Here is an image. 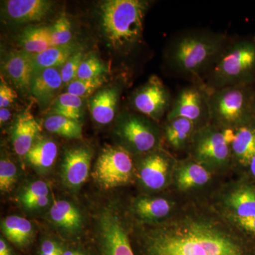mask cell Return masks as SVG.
Instances as JSON below:
<instances>
[{
  "label": "cell",
  "mask_w": 255,
  "mask_h": 255,
  "mask_svg": "<svg viewBox=\"0 0 255 255\" xmlns=\"http://www.w3.org/2000/svg\"><path fill=\"white\" fill-rule=\"evenodd\" d=\"M144 255H245L230 235L211 223L183 221L151 230L143 241Z\"/></svg>",
  "instance_id": "obj_1"
},
{
  "label": "cell",
  "mask_w": 255,
  "mask_h": 255,
  "mask_svg": "<svg viewBox=\"0 0 255 255\" xmlns=\"http://www.w3.org/2000/svg\"><path fill=\"white\" fill-rule=\"evenodd\" d=\"M227 43V37L223 33L204 30L182 32L169 43L166 62L176 75L202 85Z\"/></svg>",
  "instance_id": "obj_2"
},
{
  "label": "cell",
  "mask_w": 255,
  "mask_h": 255,
  "mask_svg": "<svg viewBox=\"0 0 255 255\" xmlns=\"http://www.w3.org/2000/svg\"><path fill=\"white\" fill-rule=\"evenodd\" d=\"M148 3L140 0H108L101 4V23L114 49L128 52L140 43Z\"/></svg>",
  "instance_id": "obj_3"
},
{
  "label": "cell",
  "mask_w": 255,
  "mask_h": 255,
  "mask_svg": "<svg viewBox=\"0 0 255 255\" xmlns=\"http://www.w3.org/2000/svg\"><path fill=\"white\" fill-rule=\"evenodd\" d=\"M255 80V38L228 42L207 72L202 85L209 91Z\"/></svg>",
  "instance_id": "obj_4"
},
{
  "label": "cell",
  "mask_w": 255,
  "mask_h": 255,
  "mask_svg": "<svg viewBox=\"0 0 255 255\" xmlns=\"http://www.w3.org/2000/svg\"><path fill=\"white\" fill-rule=\"evenodd\" d=\"M210 119L234 129L255 117V87L233 85L209 91Z\"/></svg>",
  "instance_id": "obj_5"
},
{
  "label": "cell",
  "mask_w": 255,
  "mask_h": 255,
  "mask_svg": "<svg viewBox=\"0 0 255 255\" xmlns=\"http://www.w3.org/2000/svg\"><path fill=\"white\" fill-rule=\"evenodd\" d=\"M133 170V161L127 149L107 146L96 162L93 176L100 187L111 189L128 184Z\"/></svg>",
  "instance_id": "obj_6"
},
{
  "label": "cell",
  "mask_w": 255,
  "mask_h": 255,
  "mask_svg": "<svg viewBox=\"0 0 255 255\" xmlns=\"http://www.w3.org/2000/svg\"><path fill=\"white\" fill-rule=\"evenodd\" d=\"M97 225L100 255H135L127 230L115 211L111 209L101 211Z\"/></svg>",
  "instance_id": "obj_7"
},
{
  "label": "cell",
  "mask_w": 255,
  "mask_h": 255,
  "mask_svg": "<svg viewBox=\"0 0 255 255\" xmlns=\"http://www.w3.org/2000/svg\"><path fill=\"white\" fill-rule=\"evenodd\" d=\"M235 137L234 129H219L207 127L196 134L194 152L201 162L221 164L227 162Z\"/></svg>",
  "instance_id": "obj_8"
},
{
  "label": "cell",
  "mask_w": 255,
  "mask_h": 255,
  "mask_svg": "<svg viewBox=\"0 0 255 255\" xmlns=\"http://www.w3.org/2000/svg\"><path fill=\"white\" fill-rule=\"evenodd\" d=\"M117 135L130 150L137 153H146L155 148L158 134L146 119L133 114H127L119 121Z\"/></svg>",
  "instance_id": "obj_9"
},
{
  "label": "cell",
  "mask_w": 255,
  "mask_h": 255,
  "mask_svg": "<svg viewBox=\"0 0 255 255\" xmlns=\"http://www.w3.org/2000/svg\"><path fill=\"white\" fill-rule=\"evenodd\" d=\"M187 119L197 124L210 119L209 92L202 85L185 87L178 94L167 114V120Z\"/></svg>",
  "instance_id": "obj_10"
},
{
  "label": "cell",
  "mask_w": 255,
  "mask_h": 255,
  "mask_svg": "<svg viewBox=\"0 0 255 255\" xmlns=\"http://www.w3.org/2000/svg\"><path fill=\"white\" fill-rule=\"evenodd\" d=\"M137 112L154 120H159L172 106L168 89L157 76H151L132 97Z\"/></svg>",
  "instance_id": "obj_11"
},
{
  "label": "cell",
  "mask_w": 255,
  "mask_h": 255,
  "mask_svg": "<svg viewBox=\"0 0 255 255\" xmlns=\"http://www.w3.org/2000/svg\"><path fill=\"white\" fill-rule=\"evenodd\" d=\"M92 156L91 150L85 146L65 151L61 168L62 182L65 187L76 190L86 182L91 167Z\"/></svg>",
  "instance_id": "obj_12"
},
{
  "label": "cell",
  "mask_w": 255,
  "mask_h": 255,
  "mask_svg": "<svg viewBox=\"0 0 255 255\" xmlns=\"http://www.w3.org/2000/svg\"><path fill=\"white\" fill-rule=\"evenodd\" d=\"M53 3L46 0H9L4 4L6 18L14 23L41 21L51 12Z\"/></svg>",
  "instance_id": "obj_13"
},
{
  "label": "cell",
  "mask_w": 255,
  "mask_h": 255,
  "mask_svg": "<svg viewBox=\"0 0 255 255\" xmlns=\"http://www.w3.org/2000/svg\"><path fill=\"white\" fill-rule=\"evenodd\" d=\"M4 71L15 86L22 92H30L35 73L33 55L24 50L12 51L4 64Z\"/></svg>",
  "instance_id": "obj_14"
},
{
  "label": "cell",
  "mask_w": 255,
  "mask_h": 255,
  "mask_svg": "<svg viewBox=\"0 0 255 255\" xmlns=\"http://www.w3.org/2000/svg\"><path fill=\"white\" fill-rule=\"evenodd\" d=\"M170 163L167 156L153 152L142 159L139 170L140 181L151 190H159L166 185Z\"/></svg>",
  "instance_id": "obj_15"
},
{
  "label": "cell",
  "mask_w": 255,
  "mask_h": 255,
  "mask_svg": "<svg viewBox=\"0 0 255 255\" xmlns=\"http://www.w3.org/2000/svg\"><path fill=\"white\" fill-rule=\"evenodd\" d=\"M41 127L30 112H25L16 119L11 141L15 152L18 156H25L38 138Z\"/></svg>",
  "instance_id": "obj_16"
},
{
  "label": "cell",
  "mask_w": 255,
  "mask_h": 255,
  "mask_svg": "<svg viewBox=\"0 0 255 255\" xmlns=\"http://www.w3.org/2000/svg\"><path fill=\"white\" fill-rule=\"evenodd\" d=\"M63 85L58 68L43 69L35 72L30 92L38 102L46 104L54 98Z\"/></svg>",
  "instance_id": "obj_17"
},
{
  "label": "cell",
  "mask_w": 255,
  "mask_h": 255,
  "mask_svg": "<svg viewBox=\"0 0 255 255\" xmlns=\"http://www.w3.org/2000/svg\"><path fill=\"white\" fill-rule=\"evenodd\" d=\"M49 214L52 222L67 234H78L83 226L80 210L70 201H55L50 208Z\"/></svg>",
  "instance_id": "obj_18"
},
{
  "label": "cell",
  "mask_w": 255,
  "mask_h": 255,
  "mask_svg": "<svg viewBox=\"0 0 255 255\" xmlns=\"http://www.w3.org/2000/svg\"><path fill=\"white\" fill-rule=\"evenodd\" d=\"M119 89L109 87L97 92L90 100L92 118L101 125L110 124L115 117L118 105Z\"/></svg>",
  "instance_id": "obj_19"
},
{
  "label": "cell",
  "mask_w": 255,
  "mask_h": 255,
  "mask_svg": "<svg viewBox=\"0 0 255 255\" xmlns=\"http://www.w3.org/2000/svg\"><path fill=\"white\" fill-rule=\"evenodd\" d=\"M234 130L231 151L241 163L250 165L255 155V117Z\"/></svg>",
  "instance_id": "obj_20"
},
{
  "label": "cell",
  "mask_w": 255,
  "mask_h": 255,
  "mask_svg": "<svg viewBox=\"0 0 255 255\" xmlns=\"http://www.w3.org/2000/svg\"><path fill=\"white\" fill-rule=\"evenodd\" d=\"M58 156V146L53 140L39 138L25 155L31 167L41 173L48 172L54 164Z\"/></svg>",
  "instance_id": "obj_21"
},
{
  "label": "cell",
  "mask_w": 255,
  "mask_h": 255,
  "mask_svg": "<svg viewBox=\"0 0 255 255\" xmlns=\"http://www.w3.org/2000/svg\"><path fill=\"white\" fill-rule=\"evenodd\" d=\"M1 229L8 241L20 248L28 246L34 238L33 225L21 216H10L5 218L1 221Z\"/></svg>",
  "instance_id": "obj_22"
},
{
  "label": "cell",
  "mask_w": 255,
  "mask_h": 255,
  "mask_svg": "<svg viewBox=\"0 0 255 255\" xmlns=\"http://www.w3.org/2000/svg\"><path fill=\"white\" fill-rule=\"evenodd\" d=\"M23 50L31 55L43 53L55 46L52 40L51 26L28 28L20 36Z\"/></svg>",
  "instance_id": "obj_23"
},
{
  "label": "cell",
  "mask_w": 255,
  "mask_h": 255,
  "mask_svg": "<svg viewBox=\"0 0 255 255\" xmlns=\"http://www.w3.org/2000/svg\"><path fill=\"white\" fill-rule=\"evenodd\" d=\"M76 47L72 44L65 46H53L43 53L33 55L35 72L46 68H58L73 54L77 53Z\"/></svg>",
  "instance_id": "obj_24"
},
{
  "label": "cell",
  "mask_w": 255,
  "mask_h": 255,
  "mask_svg": "<svg viewBox=\"0 0 255 255\" xmlns=\"http://www.w3.org/2000/svg\"><path fill=\"white\" fill-rule=\"evenodd\" d=\"M133 209L140 219L154 221L168 216L171 205L170 203L163 198L142 197L135 201Z\"/></svg>",
  "instance_id": "obj_25"
},
{
  "label": "cell",
  "mask_w": 255,
  "mask_h": 255,
  "mask_svg": "<svg viewBox=\"0 0 255 255\" xmlns=\"http://www.w3.org/2000/svg\"><path fill=\"white\" fill-rule=\"evenodd\" d=\"M211 174L201 164L189 162L184 164L178 172L177 183L181 190L200 187L209 182Z\"/></svg>",
  "instance_id": "obj_26"
},
{
  "label": "cell",
  "mask_w": 255,
  "mask_h": 255,
  "mask_svg": "<svg viewBox=\"0 0 255 255\" xmlns=\"http://www.w3.org/2000/svg\"><path fill=\"white\" fill-rule=\"evenodd\" d=\"M44 127L48 131L66 138L80 139L82 137L80 122L63 116L50 114L45 119Z\"/></svg>",
  "instance_id": "obj_27"
},
{
  "label": "cell",
  "mask_w": 255,
  "mask_h": 255,
  "mask_svg": "<svg viewBox=\"0 0 255 255\" xmlns=\"http://www.w3.org/2000/svg\"><path fill=\"white\" fill-rule=\"evenodd\" d=\"M195 126L194 122L187 119L174 118L168 120V124L165 128L167 141L174 148H182L192 135Z\"/></svg>",
  "instance_id": "obj_28"
},
{
  "label": "cell",
  "mask_w": 255,
  "mask_h": 255,
  "mask_svg": "<svg viewBox=\"0 0 255 255\" xmlns=\"http://www.w3.org/2000/svg\"><path fill=\"white\" fill-rule=\"evenodd\" d=\"M228 204L236 214V217L255 216V191L251 188H241L231 194Z\"/></svg>",
  "instance_id": "obj_29"
},
{
  "label": "cell",
  "mask_w": 255,
  "mask_h": 255,
  "mask_svg": "<svg viewBox=\"0 0 255 255\" xmlns=\"http://www.w3.org/2000/svg\"><path fill=\"white\" fill-rule=\"evenodd\" d=\"M82 98L66 92L58 95L55 99L50 114L63 116L80 122L82 117Z\"/></svg>",
  "instance_id": "obj_30"
},
{
  "label": "cell",
  "mask_w": 255,
  "mask_h": 255,
  "mask_svg": "<svg viewBox=\"0 0 255 255\" xmlns=\"http://www.w3.org/2000/svg\"><path fill=\"white\" fill-rule=\"evenodd\" d=\"M106 81L105 75L87 80H76L70 82L67 86V93L83 98L92 95L103 85Z\"/></svg>",
  "instance_id": "obj_31"
},
{
  "label": "cell",
  "mask_w": 255,
  "mask_h": 255,
  "mask_svg": "<svg viewBox=\"0 0 255 255\" xmlns=\"http://www.w3.org/2000/svg\"><path fill=\"white\" fill-rule=\"evenodd\" d=\"M18 180L16 164L8 157H1L0 160V190L8 193L12 190Z\"/></svg>",
  "instance_id": "obj_32"
},
{
  "label": "cell",
  "mask_w": 255,
  "mask_h": 255,
  "mask_svg": "<svg viewBox=\"0 0 255 255\" xmlns=\"http://www.w3.org/2000/svg\"><path fill=\"white\" fill-rule=\"evenodd\" d=\"M51 34L55 46L70 44V41L73 37L70 20L65 16L58 18L54 24L51 26Z\"/></svg>",
  "instance_id": "obj_33"
},
{
  "label": "cell",
  "mask_w": 255,
  "mask_h": 255,
  "mask_svg": "<svg viewBox=\"0 0 255 255\" xmlns=\"http://www.w3.org/2000/svg\"><path fill=\"white\" fill-rule=\"evenodd\" d=\"M107 72L105 64L95 56L84 60L79 68L77 79L87 80L103 76Z\"/></svg>",
  "instance_id": "obj_34"
},
{
  "label": "cell",
  "mask_w": 255,
  "mask_h": 255,
  "mask_svg": "<svg viewBox=\"0 0 255 255\" xmlns=\"http://www.w3.org/2000/svg\"><path fill=\"white\" fill-rule=\"evenodd\" d=\"M50 190L48 184L43 181H36L31 183L23 190L19 196L20 201L23 206H27L32 201L49 196Z\"/></svg>",
  "instance_id": "obj_35"
},
{
  "label": "cell",
  "mask_w": 255,
  "mask_h": 255,
  "mask_svg": "<svg viewBox=\"0 0 255 255\" xmlns=\"http://www.w3.org/2000/svg\"><path fill=\"white\" fill-rule=\"evenodd\" d=\"M84 54L82 52L78 51L72 55L66 63L64 64L60 70L63 85H68L70 82L76 80L79 68L83 62Z\"/></svg>",
  "instance_id": "obj_36"
},
{
  "label": "cell",
  "mask_w": 255,
  "mask_h": 255,
  "mask_svg": "<svg viewBox=\"0 0 255 255\" xmlns=\"http://www.w3.org/2000/svg\"><path fill=\"white\" fill-rule=\"evenodd\" d=\"M17 97L16 91L1 80L0 85V108H8L17 99Z\"/></svg>",
  "instance_id": "obj_37"
},
{
  "label": "cell",
  "mask_w": 255,
  "mask_h": 255,
  "mask_svg": "<svg viewBox=\"0 0 255 255\" xmlns=\"http://www.w3.org/2000/svg\"><path fill=\"white\" fill-rule=\"evenodd\" d=\"M65 250L58 242L46 239L42 242L39 249V255H63Z\"/></svg>",
  "instance_id": "obj_38"
},
{
  "label": "cell",
  "mask_w": 255,
  "mask_h": 255,
  "mask_svg": "<svg viewBox=\"0 0 255 255\" xmlns=\"http://www.w3.org/2000/svg\"><path fill=\"white\" fill-rule=\"evenodd\" d=\"M236 219L238 225L243 229L255 233V216L246 218L236 217Z\"/></svg>",
  "instance_id": "obj_39"
},
{
  "label": "cell",
  "mask_w": 255,
  "mask_h": 255,
  "mask_svg": "<svg viewBox=\"0 0 255 255\" xmlns=\"http://www.w3.org/2000/svg\"><path fill=\"white\" fill-rule=\"evenodd\" d=\"M50 202V196H45V197L40 198L36 200L32 201L28 204L27 206H25L26 209L30 211H38V210L43 209L46 207Z\"/></svg>",
  "instance_id": "obj_40"
},
{
  "label": "cell",
  "mask_w": 255,
  "mask_h": 255,
  "mask_svg": "<svg viewBox=\"0 0 255 255\" xmlns=\"http://www.w3.org/2000/svg\"><path fill=\"white\" fill-rule=\"evenodd\" d=\"M0 255H13L12 251L4 239H0Z\"/></svg>",
  "instance_id": "obj_41"
},
{
  "label": "cell",
  "mask_w": 255,
  "mask_h": 255,
  "mask_svg": "<svg viewBox=\"0 0 255 255\" xmlns=\"http://www.w3.org/2000/svg\"><path fill=\"white\" fill-rule=\"evenodd\" d=\"M11 117V112L8 108H0V122L1 124L7 122Z\"/></svg>",
  "instance_id": "obj_42"
},
{
  "label": "cell",
  "mask_w": 255,
  "mask_h": 255,
  "mask_svg": "<svg viewBox=\"0 0 255 255\" xmlns=\"http://www.w3.org/2000/svg\"><path fill=\"white\" fill-rule=\"evenodd\" d=\"M63 255H86L83 252L78 251V250H68L65 251Z\"/></svg>",
  "instance_id": "obj_43"
},
{
  "label": "cell",
  "mask_w": 255,
  "mask_h": 255,
  "mask_svg": "<svg viewBox=\"0 0 255 255\" xmlns=\"http://www.w3.org/2000/svg\"><path fill=\"white\" fill-rule=\"evenodd\" d=\"M250 167H251V170L252 173H253L254 177H255V155L252 159L251 164H250Z\"/></svg>",
  "instance_id": "obj_44"
},
{
  "label": "cell",
  "mask_w": 255,
  "mask_h": 255,
  "mask_svg": "<svg viewBox=\"0 0 255 255\" xmlns=\"http://www.w3.org/2000/svg\"></svg>",
  "instance_id": "obj_45"
}]
</instances>
